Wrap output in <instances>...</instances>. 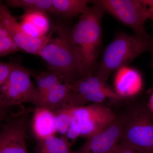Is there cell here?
<instances>
[{
  "label": "cell",
  "mask_w": 153,
  "mask_h": 153,
  "mask_svg": "<svg viewBox=\"0 0 153 153\" xmlns=\"http://www.w3.org/2000/svg\"><path fill=\"white\" fill-rule=\"evenodd\" d=\"M105 12L98 6L89 7L69 32L79 57L84 77L94 74L102 42L101 21Z\"/></svg>",
  "instance_id": "1"
},
{
  "label": "cell",
  "mask_w": 153,
  "mask_h": 153,
  "mask_svg": "<svg viewBox=\"0 0 153 153\" xmlns=\"http://www.w3.org/2000/svg\"><path fill=\"white\" fill-rule=\"evenodd\" d=\"M55 28L57 36H52L37 55L45 61L48 70L58 74L66 83H72L84 77L81 63L69 32L61 27Z\"/></svg>",
  "instance_id": "2"
},
{
  "label": "cell",
  "mask_w": 153,
  "mask_h": 153,
  "mask_svg": "<svg viewBox=\"0 0 153 153\" xmlns=\"http://www.w3.org/2000/svg\"><path fill=\"white\" fill-rule=\"evenodd\" d=\"M153 47V39L124 33H118L105 49L95 74L105 82L110 74L128 66L137 57Z\"/></svg>",
  "instance_id": "3"
},
{
  "label": "cell",
  "mask_w": 153,
  "mask_h": 153,
  "mask_svg": "<svg viewBox=\"0 0 153 153\" xmlns=\"http://www.w3.org/2000/svg\"><path fill=\"white\" fill-rule=\"evenodd\" d=\"M120 117L123 129L120 142L140 153H153V114L146 105L131 106Z\"/></svg>",
  "instance_id": "4"
},
{
  "label": "cell",
  "mask_w": 153,
  "mask_h": 153,
  "mask_svg": "<svg viewBox=\"0 0 153 153\" xmlns=\"http://www.w3.org/2000/svg\"><path fill=\"white\" fill-rule=\"evenodd\" d=\"M71 121L64 136L72 144L79 137L88 138L117 117L109 107L94 103L70 108Z\"/></svg>",
  "instance_id": "5"
},
{
  "label": "cell",
  "mask_w": 153,
  "mask_h": 153,
  "mask_svg": "<svg viewBox=\"0 0 153 153\" xmlns=\"http://www.w3.org/2000/svg\"><path fill=\"white\" fill-rule=\"evenodd\" d=\"M31 71L16 63L7 79L0 85V108H7L29 102L35 105V87Z\"/></svg>",
  "instance_id": "6"
},
{
  "label": "cell",
  "mask_w": 153,
  "mask_h": 153,
  "mask_svg": "<svg viewBox=\"0 0 153 153\" xmlns=\"http://www.w3.org/2000/svg\"><path fill=\"white\" fill-rule=\"evenodd\" d=\"M91 2L131 28L135 35L152 39L145 30V22L150 17L140 0H97Z\"/></svg>",
  "instance_id": "7"
},
{
  "label": "cell",
  "mask_w": 153,
  "mask_h": 153,
  "mask_svg": "<svg viewBox=\"0 0 153 153\" xmlns=\"http://www.w3.org/2000/svg\"><path fill=\"white\" fill-rule=\"evenodd\" d=\"M34 109L22 110L8 119L0 130V153H28L26 136Z\"/></svg>",
  "instance_id": "8"
},
{
  "label": "cell",
  "mask_w": 153,
  "mask_h": 153,
  "mask_svg": "<svg viewBox=\"0 0 153 153\" xmlns=\"http://www.w3.org/2000/svg\"><path fill=\"white\" fill-rule=\"evenodd\" d=\"M0 20L5 26L12 40L19 50L22 49L30 54L38 55L54 33L53 28L50 33L41 38H34L28 36L7 6L1 3H0Z\"/></svg>",
  "instance_id": "9"
},
{
  "label": "cell",
  "mask_w": 153,
  "mask_h": 153,
  "mask_svg": "<svg viewBox=\"0 0 153 153\" xmlns=\"http://www.w3.org/2000/svg\"><path fill=\"white\" fill-rule=\"evenodd\" d=\"M123 129L122 120L117 117L104 128L87 138L74 153H111L120 141Z\"/></svg>",
  "instance_id": "10"
},
{
  "label": "cell",
  "mask_w": 153,
  "mask_h": 153,
  "mask_svg": "<svg viewBox=\"0 0 153 153\" xmlns=\"http://www.w3.org/2000/svg\"><path fill=\"white\" fill-rule=\"evenodd\" d=\"M114 85L116 93L121 98L139 93L143 88V79L138 71L128 66L116 71Z\"/></svg>",
  "instance_id": "11"
},
{
  "label": "cell",
  "mask_w": 153,
  "mask_h": 153,
  "mask_svg": "<svg viewBox=\"0 0 153 153\" xmlns=\"http://www.w3.org/2000/svg\"><path fill=\"white\" fill-rule=\"evenodd\" d=\"M31 122L36 140L43 139L57 132V117L54 113L43 108H35Z\"/></svg>",
  "instance_id": "12"
},
{
  "label": "cell",
  "mask_w": 153,
  "mask_h": 153,
  "mask_svg": "<svg viewBox=\"0 0 153 153\" xmlns=\"http://www.w3.org/2000/svg\"><path fill=\"white\" fill-rule=\"evenodd\" d=\"M22 30L28 36L39 38L47 35L49 21L46 13L41 11H25L21 17Z\"/></svg>",
  "instance_id": "13"
},
{
  "label": "cell",
  "mask_w": 153,
  "mask_h": 153,
  "mask_svg": "<svg viewBox=\"0 0 153 153\" xmlns=\"http://www.w3.org/2000/svg\"><path fill=\"white\" fill-rule=\"evenodd\" d=\"M70 89V83L63 82L57 84L44 96L35 108H45L54 113L66 109Z\"/></svg>",
  "instance_id": "14"
},
{
  "label": "cell",
  "mask_w": 153,
  "mask_h": 153,
  "mask_svg": "<svg viewBox=\"0 0 153 153\" xmlns=\"http://www.w3.org/2000/svg\"><path fill=\"white\" fill-rule=\"evenodd\" d=\"M36 140L37 153H74L71 149L73 144L64 137L55 135Z\"/></svg>",
  "instance_id": "15"
},
{
  "label": "cell",
  "mask_w": 153,
  "mask_h": 153,
  "mask_svg": "<svg viewBox=\"0 0 153 153\" xmlns=\"http://www.w3.org/2000/svg\"><path fill=\"white\" fill-rule=\"evenodd\" d=\"M53 13L66 18H72L82 15L87 10L88 0H52Z\"/></svg>",
  "instance_id": "16"
},
{
  "label": "cell",
  "mask_w": 153,
  "mask_h": 153,
  "mask_svg": "<svg viewBox=\"0 0 153 153\" xmlns=\"http://www.w3.org/2000/svg\"><path fill=\"white\" fill-rule=\"evenodd\" d=\"M36 78L37 86L35 87L36 97L35 106L52 88L59 83L64 82L59 75L49 70L37 75Z\"/></svg>",
  "instance_id": "17"
},
{
  "label": "cell",
  "mask_w": 153,
  "mask_h": 153,
  "mask_svg": "<svg viewBox=\"0 0 153 153\" xmlns=\"http://www.w3.org/2000/svg\"><path fill=\"white\" fill-rule=\"evenodd\" d=\"M7 5L21 8L25 11H41L53 13L52 0H7Z\"/></svg>",
  "instance_id": "18"
},
{
  "label": "cell",
  "mask_w": 153,
  "mask_h": 153,
  "mask_svg": "<svg viewBox=\"0 0 153 153\" xmlns=\"http://www.w3.org/2000/svg\"><path fill=\"white\" fill-rule=\"evenodd\" d=\"M5 26L0 20V57L19 51Z\"/></svg>",
  "instance_id": "19"
},
{
  "label": "cell",
  "mask_w": 153,
  "mask_h": 153,
  "mask_svg": "<svg viewBox=\"0 0 153 153\" xmlns=\"http://www.w3.org/2000/svg\"><path fill=\"white\" fill-rule=\"evenodd\" d=\"M57 117V132L64 137L68 131L71 123L70 108L61 110L55 113Z\"/></svg>",
  "instance_id": "20"
},
{
  "label": "cell",
  "mask_w": 153,
  "mask_h": 153,
  "mask_svg": "<svg viewBox=\"0 0 153 153\" xmlns=\"http://www.w3.org/2000/svg\"><path fill=\"white\" fill-rule=\"evenodd\" d=\"M16 63L4 62L0 61V85L7 79Z\"/></svg>",
  "instance_id": "21"
},
{
  "label": "cell",
  "mask_w": 153,
  "mask_h": 153,
  "mask_svg": "<svg viewBox=\"0 0 153 153\" xmlns=\"http://www.w3.org/2000/svg\"><path fill=\"white\" fill-rule=\"evenodd\" d=\"M111 153H140L130 146L119 142Z\"/></svg>",
  "instance_id": "22"
},
{
  "label": "cell",
  "mask_w": 153,
  "mask_h": 153,
  "mask_svg": "<svg viewBox=\"0 0 153 153\" xmlns=\"http://www.w3.org/2000/svg\"><path fill=\"white\" fill-rule=\"evenodd\" d=\"M140 1L146 9L150 19L153 21V0H140Z\"/></svg>",
  "instance_id": "23"
},
{
  "label": "cell",
  "mask_w": 153,
  "mask_h": 153,
  "mask_svg": "<svg viewBox=\"0 0 153 153\" xmlns=\"http://www.w3.org/2000/svg\"><path fill=\"white\" fill-rule=\"evenodd\" d=\"M146 105L148 109L153 114V91L151 94L148 104Z\"/></svg>",
  "instance_id": "24"
},
{
  "label": "cell",
  "mask_w": 153,
  "mask_h": 153,
  "mask_svg": "<svg viewBox=\"0 0 153 153\" xmlns=\"http://www.w3.org/2000/svg\"><path fill=\"white\" fill-rule=\"evenodd\" d=\"M9 109L7 108H0V121L5 118L8 112Z\"/></svg>",
  "instance_id": "25"
},
{
  "label": "cell",
  "mask_w": 153,
  "mask_h": 153,
  "mask_svg": "<svg viewBox=\"0 0 153 153\" xmlns=\"http://www.w3.org/2000/svg\"><path fill=\"white\" fill-rule=\"evenodd\" d=\"M152 52V56H153V60H152V66H153V47L152 49V50H151Z\"/></svg>",
  "instance_id": "26"
}]
</instances>
